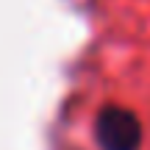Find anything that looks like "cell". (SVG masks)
<instances>
[{"instance_id":"1","label":"cell","mask_w":150,"mask_h":150,"mask_svg":"<svg viewBox=\"0 0 150 150\" xmlns=\"http://www.w3.org/2000/svg\"><path fill=\"white\" fill-rule=\"evenodd\" d=\"M95 136H97L103 150H139V145H142V122L128 108L106 106L97 114Z\"/></svg>"}]
</instances>
